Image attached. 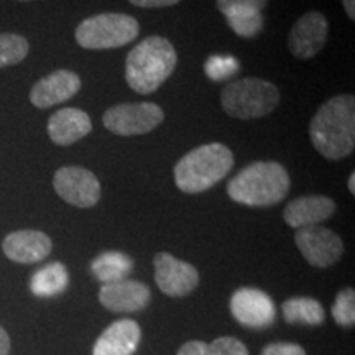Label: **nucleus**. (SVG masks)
<instances>
[{
  "instance_id": "1",
  "label": "nucleus",
  "mask_w": 355,
  "mask_h": 355,
  "mask_svg": "<svg viewBox=\"0 0 355 355\" xmlns=\"http://www.w3.org/2000/svg\"><path fill=\"white\" fill-rule=\"evenodd\" d=\"M309 137L321 157L337 162L355 148V99L350 94L326 101L309 123Z\"/></svg>"
},
{
  "instance_id": "2",
  "label": "nucleus",
  "mask_w": 355,
  "mask_h": 355,
  "mask_svg": "<svg viewBox=\"0 0 355 355\" xmlns=\"http://www.w3.org/2000/svg\"><path fill=\"white\" fill-rule=\"evenodd\" d=\"M176 64L178 55L170 40L152 35L128 53L125 81L139 94H152L175 73Z\"/></svg>"
},
{
  "instance_id": "3",
  "label": "nucleus",
  "mask_w": 355,
  "mask_h": 355,
  "mask_svg": "<svg viewBox=\"0 0 355 355\" xmlns=\"http://www.w3.org/2000/svg\"><path fill=\"white\" fill-rule=\"evenodd\" d=\"M286 168L277 162H257L239 171L227 183L232 201L248 207H270L282 202L290 191Z\"/></svg>"
},
{
  "instance_id": "4",
  "label": "nucleus",
  "mask_w": 355,
  "mask_h": 355,
  "mask_svg": "<svg viewBox=\"0 0 355 355\" xmlns=\"http://www.w3.org/2000/svg\"><path fill=\"white\" fill-rule=\"evenodd\" d=\"M234 155L224 144H206L191 150L175 166V183L186 194H199L211 189L229 175Z\"/></svg>"
},
{
  "instance_id": "5",
  "label": "nucleus",
  "mask_w": 355,
  "mask_h": 355,
  "mask_svg": "<svg viewBox=\"0 0 355 355\" xmlns=\"http://www.w3.org/2000/svg\"><path fill=\"white\" fill-rule=\"evenodd\" d=\"M279 89L257 78H243L222 89L220 102L225 114L241 121L261 119L279 104Z\"/></svg>"
},
{
  "instance_id": "6",
  "label": "nucleus",
  "mask_w": 355,
  "mask_h": 355,
  "mask_svg": "<svg viewBox=\"0 0 355 355\" xmlns=\"http://www.w3.org/2000/svg\"><path fill=\"white\" fill-rule=\"evenodd\" d=\"M140 24L125 13H99L83 20L76 28V42L86 50H114L139 37Z\"/></svg>"
},
{
  "instance_id": "7",
  "label": "nucleus",
  "mask_w": 355,
  "mask_h": 355,
  "mask_svg": "<svg viewBox=\"0 0 355 355\" xmlns=\"http://www.w3.org/2000/svg\"><path fill=\"white\" fill-rule=\"evenodd\" d=\"M165 119V112L153 102L119 104L105 110L102 123L109 132L121 137L144 135L157 128Z\"/></svg>"
},
{
  "instance_id": "8",
  "label": "nucleus",
  "mask_w": 355,
  "mask_h": 355,
  "mask_svg": "<svg viewBox=\"0 0 355 355\" xmlns=\"http://www.w3.org/2000/svg\"><path fill=\"white\" fill-rule=\"evenodd\" d=\"M53 188L63 201L76 207H92L101 199V183L92 171L81 166H63L53 176Z\"/></svg>"
},
{
  "instance_id": "9",
  "label": "nucleus",
  "mask_w": 355,
  "mask_h": 355,
  "mask_svg": "<svg viewBox=\"0 0 355 355\" xmlns=\"http://www.w3.org/2000/svg\"><path fill=\"white\" fill-rule=\"evenodd\" d=\"M296 247L308 261L316 268H327L340 260L344 254V242L334 230L322 225H311L296 230Z\"/></svg>"
},
{
  "instance_id": "10",
  "label": "nucleus",
  "mask_w": 355,
  "mask_h": 355,
  "mask_svg": "<svg viewBox=\"0 0 355 355\" xmlns=\"http://www.w3.org/2000/svg\"><path fill=\"white\" fill-rule=\"evenodd\" d=\"M229 308L237 322L252 329L270 327L277 318L273 300L259 288H239L230 298Z\"/></svg>"
},
{
  "instance_id": "11",
  "label": "nucleus",
  "mask_w": 355,
  "mask_h": 355,
  "mask_svg": "<svg viewBox=\"0 0 355 355\" xmlns=\"http://www.w3.org/2000/svg\"><path fill=\"white\" fill-rule=\"evenodd\" d=\"M155 282L162 293L173 298H183L199 285V273L193 265L166 252L155 257Z\"/></svg>"
},
{
  "instance_id": "12",
  "label": "nucleus",
  "mask_w": 355,
  "mask_h": 355,
  "mask_svg": "<svg viewBox=\"0 0 355 355\" xmlns=\"http://www.w3.org/2000/svg\"><path fill=\"white\" fill-rule=\"evenodd\" d=\"M327 28V19L321 12H306L296 20L288 37V48L291 55L298 60H309L316 56L326 44Z\"/></svg>"
},
{
  "instance_id": "13",
  "label": "nucleus",
  "mask_w": 355,
  "mask_h": 355,
  "mask_svg": "<svg viewBox=\"0 0 355 355\" xmlns=\"http://www.w3.org/2000/svg\"><path fill=\"white\" fill-rule=\"evenodd\" d=\"M99 301L105 309L112 313H139L150 304L152 291L145 283L125 278L102 285Z\"/></svg>"
},
{
  "instance_id": "14",
  "label": "nucleus",
  "mask_w": 355,
  "mask_h": 355,
  "mask_svg": "<svg viewBox=\"0 0 355 355\" xmlns=\"http://www.w3.org/2000/svg\"><path fill=\"white\" fill-rule=\"evenodd\" d=\"M81 78L68 69H58L40 79L30 91V102L38 109H48L73 99L81 89Z\"/></svg>"
},
{
  "instance_id": "15",
  "label": "nucleus",
  "mask_w": 355,
  "mask_h": 355,
  "mask_svg": "<svg viewBox=\"0 0 355 355\" xmlns=\"http://www.w3.org/2000/svg\"><path fill=\"white\" fill-rule=\"evenodd\" d=\"M53 242L40 230H15L3 239L2 250L8 260L17 263H38L51 254Z\"/></svg>"
},
{
  "instance_id": "16",
  "label": "nucleus",
  "mask_w": 355,
  "mask_h": 355,
  "mask_svg": "<svg viewBox=\"0 0 355 355\" xmlns=\"http://www.w3.org/2000/svg\"><path fill=\"white\" fill-rule=\"evenodd\" d=\"M141 329L133 319H119L97 337L92 355H132L139 349Z\"/></svg>"
},
{
  "instance_id": "17",
  "label": "nucleus",
  "mask_w": 355,
  "mask_h": 355,
  "mask_svg": "<svg viewBox=\"0 0 355 355\" xmlns=\"http://www.w3.org/2000/svg\"><path fill=\"white\" fill-rule=\"evenodd\" d=\"M336 212L334 199L327 196H301L288 202L283 219L293 229L311 227L331 219Z\"/></svg>"
},
{
  "instance_id": "18",
  "label": "nucleus",
  "mask_w": 355,
  "mask_h": 355,
  "mask_svg": "<svg viewBox=\"0 0 355 355\" xmlns=\"http://www.w3.org/2000/svg\"><path fill=\"white\" fill-rule=\"evenodd\" d=\"M92 130L91 117L81 109H61L48 121V135L53 144L68 146L89 135Z\"/></svg>"
},
{
  "instance_id": "19",
  "label": "nucleus",
  "mask_w": 355,
  "mask_h": 355,
  "mask_svg": "<svg viewBox=\"0 0 355 355\" xmlns=\"http://www.w3.org/2000/svg\"><path fill=\"white\" fill-rule=\"evenodd\" d=\"M68 285L69 273L60 261L40 268L30 279V290L38 298H53V296L61 295Z\"/></svg>"
},
{
  "instance_id": "20",
  "label": "nucleus",
  "mask_w": 355,
  "mask_h": 355,
  "mask_svg": "<svg viewBox=\"0 0 355 355\" xmlns=\"http://www.w3.org/2000/svg\"><path fill=\"white\" fill-rule=\"evenodd\" d=\"M132 259L122 254V252H104V254L96 257L91 263V270L94 277L104 283V285L125 279L127 275L132 272Z\"/></svg>"
},
{
  "instance_id": "21",
  "label": "nucleus",
  "mask_w": 355,
  "mask_h": 355,
  "mask_svg": "<svg viewBox=\"0 0 355 355\" xmlns=\"http://www.w3.org/2000/svg\"><path fill=\"white\" fill-rule=\"evenodd\" d=\"M283 318L288 324H306L319 326L326 319L322 304L308 296H295L283 303Z\"/></svg>"
},
{
  "instance_id": "22",
  "label": "nucleus",
  "mask_w": 355,
  "mask_h": 355,
  "mask_svg": "<svg viewBox=\"0 0 355 355\" xmlns=\"http://www.w3.org/2000/svg\"><path fill=\"white\" fill-rule=\"evenodd\" d=\"M176 355H248V349L235 337H219L212 343L189 340L181 345Z\"/></svg>"
},
{
  "instance_id": "23",
  "label": "nucleus",
  "mask_w": 355,
  "mask_h": 355,
  "mask_svg": "<svg viewBox=\"0 0 355 355\" xmlns=\"http://www.w3.org/2000/svg\"><path fill=\"white\" fill-rule=\"evenodd\" d=\"M230 28L234 30L239 37L254 38L263 28V15L257 10H245V8H237V10H229L224 13Z\"/></svg>"
},
{
  "instance_id": "24",
  "label": "nucleus",
  "mask_w": 355,
  "mask_h": 355,
  "mask_svg": "<svg viewBox=\"0 0 355 355\" xmlns=\"http://www.w3.org/2000/svg\"><path fill=\"white\" fill-rule=\"evenodd\" d=\"M30 51L25 37L17 33H0V68L19 64Z\"/></svg>"
},
{
  "instance_id": "25",
  "label": "nucleus",
  "mask_w": 355,
  "mask_h": 355,
  "mask_svg": "<svg viewBox=\"0 0 355 355\" xmlns=\"http://www.w3.org/2000/svg\"><path fill=\"white\" fill-rule=\"evenodd\" d=\"M332 318L343 327H352L355 324V291L354 288H345L339 291L332 304Z\"/></svg>"
},
{
  "instance_id": "26",
  "label": "nucleus",
  "mask_w": 355,
  "mask_h": 355,
  "mask_svg": "<svg viewBox=\"0 0 355 355\" xmlns=\"http://www.w3.org/2000/svg\"><path fill=\"white\" fill-rule=\"evenodd\" d=\"M206 74L214 81H222V79H227L235 74V71L239 69V63L234 58H224V56H212L207 60V63L204 64Z\"/></svg>"
},
{
  "instance_id": "27",
  "label": "nucleus",
  "mask_w": 355,
  "mask_h": 355,
  "mask_svg": "<svg viewBox=\"0 0 355 355\" xmlns=\"http://www.w3.org/2000/svg\"><path fill=\"white\" fill-rule=\"evenodd\" d=\"M270 0H216L217 10L225 13L229 10H237V8H245V10L261 12L268 6Z\"/></svg>"
},
{
  "instance_id": "28",
  "label": "nucleus",
  "mask_w": 355,
  "mask_h": 355,
  "mask_svg": "<svg viewBox=\"0 0 355 355\" xmlns=\"http://www.w3.org/2000/svg\"><path fill=\"white\" fill-rule=\"evenodd\" d=\"M261 355H306V350L300 344L273 343L261 350Z\"/></svg>"
},
{
  "instance_id": "29",
  "label": "nucleus",
  "mask_w": 355,
  "mask_h": 355,
  "mask_svg": "<svg viewBox=\"0 0 355 355\" xmlns=\"http://www.w3.org/2000/svg\"><path fill=\"white\" fill-rule=\"evenodd\" d=\"M128 2L140 8H165L176 6L181 0H128Z\"/></svg>"
},
{
  "instance_id": "30",
  "label": "nucleus",
  "mask_w": 355,
  "mask_h": 355,
  "mask_svg": "<svg viewBox=\"0 0 355 355\" xmlns=\"http://www.w3.org/2000/svg\"><path fill=\"white\" fill-rule=\"evenodd\" d=\"M10 352V337L7 331L0 326V355H8Z\"/></svg>"
},
{
  "instance_id": "31",
  "label": "nucleus",
  "mask_w": 355,
  "mask_h": 355,
  "mask_svg": "<svg viewBox=\"0 0 355 355\" xmlns=\"http://www.w3.org/2000/svg\"><path fill=\"white\" fill-rule=\"evenodd\" d=\"M343 6L345 13L350 20H355V0H343Z\"/></svg>"
},
{
  "instance_id": "32",
  "label": "nucleus",
  "mask_w": 355,
  "mask_h": 355,
  "mask_svg": "<svg viewBox=\"0 0 355 355\" xmlns=\"http://www.w3.org/2000/svg\"><path fill=\"white\" fill-rule=\"evenodd\" d=\"M347 186H349L350 193L355 194V175H354V173H350V178H349V181H347Z\"/></svg>"
},
{
  "instance_id": "33",
  "label": "nucleus",
  "mask_w": 355,
  "mask_h": 355,
  "mask_svg": "<svg viewBox=\"0 0 355 355\" xmlns=\"http://www.w3.org/2000/svg\"><path fill=\"white\" fill-rule=\"evenodd\" d=\"M19 2H30V0H19Z\"/></svg>"
}]
</instances>
